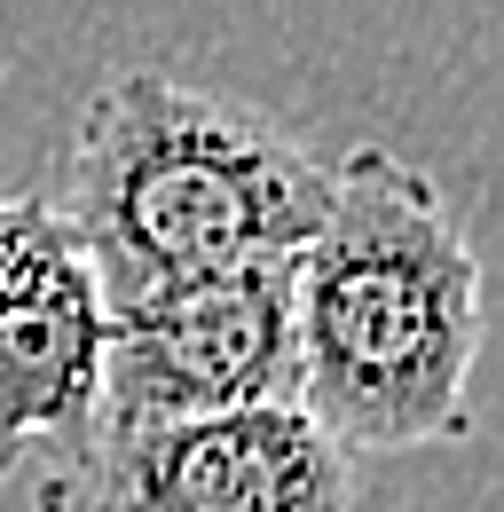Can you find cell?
<instances>
[{
  "mask_svg": "<svg viewBox=\"0 0 504 512\" xmlns=\"http://www.w3.org/2000/svg\"><path fill=\"white\" fill-rule=\"evenodd\" d=\"M292 284L300 410L347 457L465 442L481 363V253L434 174L378 142L347 150Z\"/></svg>",
  "mask_w": 504,
  "mask_h": 512,
  "instance_id": "obj_1",
  "label": "cell"
},
{
  "mask_svg": "<svg viewBox=\"0 0 504 512\" xmlns=\"http://www.w3.org/2000/svg\"><path fill=\"white\" fill-rule=\"evenodd\" d=\"M56 205L103 300L126 308L300 260L331 213V166L237 95L166 71H111L79 111Z\"/></svg>",
  "mask_w": 504,
  "mask_h": 512,
  "instance_id": "obj_2",
  "label": "cell"
},
{
  "mask_svg": "<svg viewBox=\"0 0 504 512\" xmlns=\"http://www.w3.org/2000/svg\"><path fill=\"white\" fill-rule=\"evenodd\" d=\"M32 512H355V457L300 402L87 426L40 465Z\"/></svg>",
  "mask_w": 504,
  "mask_h": 512,
  "instance_id": "obj_3",
  "label": "cell"
},
{
  "mask_svg": "<svg viewBox=\"0 0 504 512\" xmlns=\"http://www.w3.org/2000/svg\"><path fill=\"white\" fill-rule=\"evenodd\" d=\"M300 402V284L292 260L111 308L95 426H166L213 410Z\"/></svg>",
  "mask_w": 504,
  "mask_h": 512,
  "instance_id": "obj_4",
  "label": "cell"
},
{
  "mask_svg": "<svg viewBox=\"0 0 504 512\" xmlns=\"http://www.w3.org/2000/svg\"><path fill=\"white\" fill-rule=\"evenodd\" d=\"M111 300L56 197H0V481L95 426Z\"/></svg>",
  "mask_w": 504,
  "mask_h": 512,
  "instance_id": "obj_5",
  "label": "cell"
}]
</instances>
